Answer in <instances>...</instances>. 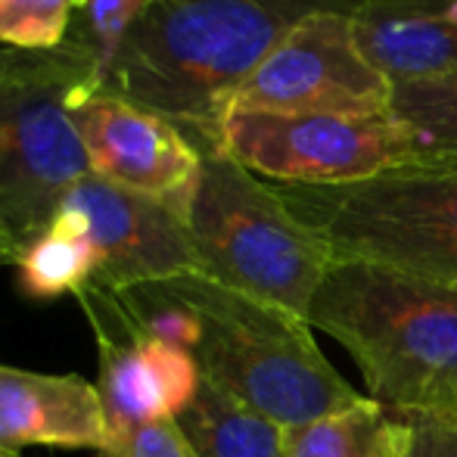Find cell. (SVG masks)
Here are the masks:
<instances>
[{"label":"cell","instance_id":"cell-3","mask_svg":"<svg viewBox=\"0 0 457 457\" xmlns=\"http://www.w3.org/2000/svg\"><path fill=\"white\" fill-rule=\"evenodd\" d=\"M169 283L203 324L193 352L203 377L283 429L337 414L364 398L327 361L308 318L237 293L199 271L169 277Z\"/></svg>","mask_w":457,"mask_h":457},{"label":"cell","instance_id":"cell-23","mask_svg":"<svg viewBox=\"0 0 457 457\" xmlns=\"http://www.w3.org/2000/svg\"><path fill=\"white\" fill-rule=\"evenodd\" d=\"M0 457H12V454H6V452H4V448H0Z\"/></svg>","mask_w":457,"mask_h":457},{"label":"cell","instance_id":"cell-13","mask_svg":"<svg viewBox=\"0 0 457 457\" xmlns=\"http://www.w3.org/2000/svg\"><path fill=\"white\" fill-rule=\"evenodd\" d=\"M448 0H367L352 12L364 60L392 85L457 72V29L442 16Z\"/></svg>","mask_w":457,"mask_h":457},{"label":"cell","instance_id":"cell-24","mask_svg":"<svg viewBox=\"0 0 457 457\" xmlns=\"http://www.w3.org/2000/svg\"><path fill=\"white\" fill-rule=\"evenodd\" d=\"M0 54H4V50H0Z\"/></svg>","mask_w":457,"mask_h":457},{"label":"cell","instance_id":"cell-9","mask_svg":"<svg viewBox=\"0 0 457 457\" xmlns=\"http://www.w3.org/2000/svg\"><path fill=\"white\" fill-rule=\"evenodd\" d=\"M75 299L96 333V392L106 414L109 442L146 423L178 420L203 386L196 355L140 330L112 289L91 283Z\"/></svg>","mask_w":457,"mask_h":457},{"label":"cell","instance_id":"cell-22","mask_svg":"<svg viewBox=\"0 0 457 457\" xmlns=\"http://www.w3.org/2000/svg\"><path fill=\"white\" fill-rule=\"evenodd\" d=\"M442 16H445L448 22H452L454 29H457V0H448V4H445V10H442Z\"/></svg>","mask_w":457,"mask_h":457},{"label":"cell","instance_id":"cell-14","mask_svg":"<svg viewBox=\"0 0 457 457\" xmlns=\"http://www.w3.org/2000/svg\"><path fill=\"white\" fill-rule=\"evenodd\" d=\"M178 427L199 457H287V429L280 423L205 377Z\"/></svg>","mask_w":457,"mask_h":457},{"label":"cell","instance_id":"cell-15","mask_svg":"<svg viewBox=\"0 0 457 457\" xmlns=\"http://www.w3.org/2000/svg\"><path fill=\"white\" fill-rule=\"evenodd\" d=\"M408 423L373 398L287 429V457H404Z\"/></svg>","mask_w":457,"mask_h":457},{"label":"cell","instance_id":"cell-4","mask_svg":"<svg viewBox=\"0 0 457 457\" xmlns=\"http://www.w3.org/2000/svg\"><path fill=\"white\" fill-rule=\"evenodd\" d=\"M94 87L100 72L69 41L47 54H0V268L16 265L91 175L75 106Z\"/></svg>","mask_w":457,"mask_h":457},{"label":"cell","instance_id":"cell-7","mask_svg":"<svg viewBox=\"0 0 457 457\" xmlns=\"http://www.w3.org/2000/svg\"><path fill=\"white\" fill-rule=\"evenodd\" d=\"M212 150L280 187H349L414 169L417 146L395 115H289L230 109Z\"/></svg>","mask_w":457,"mask_h":457},{"label":"cell","instance_id":"cell-21","mask_svg":"<svg viewBox=\"0 0 457 457\" xmlns=\"http://www.w3.org/2000/svg\"><path fill=\"white\" fill-rule=\"evenodd\" d=\"M404 423H408L404 457H457V414L404 417Z\"/></svg>","mask_w":457,"mask_h":457},{"label":"cell","instance_id":"cell-6","mask_svg":"<svg viewBox=\"0 0 457 457\" xmlns=\"http://www.w3.org/2000/svg\"><path fill=\"white\" fill-rule=\"evenodd\" d=\"M280 187V184H277ZM333 259L457 280V169H402L349 187H280Z\"/></svg>","mask_w":457,"mask_h":457},{"label":"cell","instance_id":"cell-12","mask_svg":"<svg viewBox=\"0 0 457 457\" xmlns=\"http://www.w3.org/2000/svg\"><path fill=\"white\" fill-rule=\"evenodd\" d=\"M109 442L96 383L79 373H37L0 364V448H85L100 454Z\"/></svg>","mask_w":457,"mask_h":457},{"label":"cell","instance_id":"cell-19","mask_svg":"<svg viewBox=\"0 0 457 457\" xmlns=\"http://www.w3.org/2000/svg\"><path fill=\"white\" fill-rule=\"evenodd\" d=\"M150 4L153 0H79L69 44L94 62L103 79V72Z\"/></svg>","mask_w":457,"mask_h":457},{"label":"cell","instance_id":"cell-1","mask_svg":"<svg viewBox=\"0 0 457 457\" xmlns=\"http://www.w3.org/2000/svg\"><path fill=\"white\" fill-rule=\"evenodd\" d=\"M367 0H153L100 87L181 125L199 150L237 87L305 19L355 12Z\"/></svg>","mask_w":457,"mask_h":457},{"label":"cell","instance_id":"cell-2","mask_svg":"<svg viewBox=\"0 0 457 457\" xmlns=\"http://www.w3.org/2000/svg\"><path fill=\"white\" fill-rule=\"evenodd\" d=\"M308 320L349 352L386 414H457V280L343 259Z\"/></svg>","mask_w":457,"mask_h":457},{"label":"cell","instance_id":"cell-20","mask_svg":"<svg viewBox=\"0 0 457 457\" xmlns=\"http://www.w3.org/2000/svg\"><path fill=\"white\" fill-rule=\"evenodd\" d=\"M96 457H199L178 420H159L112 439Z\"/></svg>","mask_w":457,"mask_h":457},{"label":"cell","instance_id":"cell-5","mask_svg":"<svg viewBox=\"0 0 457 457\" xmlns=\"http://www.w3.org/2000/svg\"><path fill=\"white\" fill-rule=\"evenodd\" d=\"M199 274L268 305L308 318L333 253L268 184L221 150H203V169L184 209Z\"/></svg>","mask_w":457,"mask_h":457},{"label":"cell","instance_id":"cell-18","mask_svg":"<svg viewBox=\"0 0 457 457\" xmlns=\"http://www.w3.org/2000/svg\"><path fill=\"white\" fill-rule=\"evenodd\" d=\"M79 0H0V50L47 54L69 41Z\"/></svg>","mask_w":457,"mask_h":457},{"label":"cell","instance_id":"cell-8","mask_svg":"<svg viewBox=\"0 0 457 457\" xmlns=\"http://www.w3.org/2000/svg\"><path fill=\"white\" fill-rule=\"evenodd\" d=\"M392 91L395 85L364 60L349 12H318L259 62L224 112L392 115Z\"/></svg>","mask_w":457,"mask_h":457},{"label":"cell","instance_id":"cell-16","mask_svg":"<svg viewBox=\"0 0 457 457\" xmlns=\"http://www.w3.org/2000/svg\"><path fill=\"white\" fill-rule=\"evenodd\" d=\"M19 289L29 299L79 295L96 280V253L72 221L54 215L50 228L19 255Z\"/></svg>","mask_w":457,"mask_h":457},{"label":"cell","instance_id":"cell-11","mask_svg":"<svg viewBox=\"0 0 457 457\" xmlns=\"http://www.w3.org/2000/svg\"><path fill=\"white\" fill-rule=\"evenodd\" d=\"M75 128L91 175L187 209L203 150L181 125L146 106L94 87L75 106Z\"/></svg>","mask_w":457,"mask_h":457},{"label":"cell","instance_id":"cell-10","mask_svg":"<svg viewBox=\"0 0 457 457\" xmlns=\"http://www.w3.org/2000/svg\"><path fill=\"white\" fill-rule=\"evenodd\" d=\"M56 215L72 221L96 253V287L131 289L199 271L184 212L162 199L85 175Z\"/></svg>","mask_w":457,"mask_h":457},{"label":"cell","instance_id":"cell-17","mask_svg":"<svg viewBox=\"0 0 457 457\" xmlns=\"http://www.w3.org/2000/svg\"><path fill=\"white\" fill-rule=\"evenodd\" d=\"M392 115L414 137L417 165L457 169V72L395 85Z\"/></svg>","mask_w":457,"mask_h":457}]
</instances>
